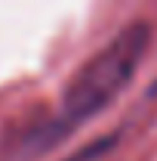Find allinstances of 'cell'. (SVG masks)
Instances as JSON below:
<instances>
[{"label":"cell","mask_w":157,"mask_h":161,"mask_svg":"<svg viewBox=\"0 0 157 161\" xmlns=\"http://www.w3.org/2000/svg\"><path fill=\"white\" fill-rule=\"evenodd\" d=\"M148 40H151L148 25L136 22L123 28L111 43H105L68 84L62 99V115L71 124H77L102 112L111 99H117V93L136 75L139 62L148 50Z\"/></svg>","instance_id":"obj_1"},{"label":"cell","mask_w":157,"mask_h":161,"mask_svg":"<svg viewBox=\"0 0 157 161\" xmlns=\"http://www.w3.org/2000/svg\"><path fill=\"white\" fill-rule=\"evenodd\" d=\"M108 149H111V140H99V142H93V146H86V149H80L77 155L68 158V161H96V158H102Z\"/></svg>","instance_id":"obj_2"}]
</instances>
